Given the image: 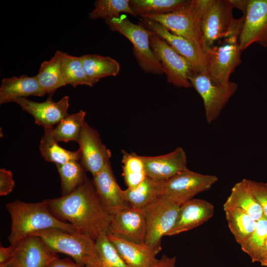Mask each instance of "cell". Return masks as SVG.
<instances>
[{
  "label": "cell",
  "instance_id": "obj_5",
  "mask_svg": "<svg viewBox=\"0 0 267 267\" xmlns=\"http://www.w3.org/2000/svg\"><path fill=\"white\" fill-rule=\"evenodd\" d=\"M33 235L40 237L53 252L70 256L83 267L91 263L98 256L95 240L80 232L49 229Z\"/></svg>",
  "mask_w": 267,
  "mask_h": 267
},
{
  "label": "cell",
  "instance_id": "obj_15",
  "mask_svg": "<svg viewBox=\"0 0 267 267\" xmlns=\"http://www.w3.org/2000/svg\"><path fill=\"white\" fill-rule=\"evenodd\" d=\"M139 23L158 35L185 58L190 63L194 71L207 74L205 54L203 51L187 40L172 33L154 20L141 17Z\"/></svg>",
  "mask_w": 267,
  "mask_h": 267
},
{
  "label": "cell",
  "instance_id": "obj_42",
  "mask_svg": "<svg viewBox=\"0 0 267 267\" xmlns=\"http://www.w3.org/2000/svg\"><path fill=\"white\" fill-rule=\"evenodd\" d=\"M248 0H226L227 2L233 7L240 10L245 14Z\"/></svg>",
  "mask_w": 267,
  "mask_h": 267
},
{
  "label": "cell",
  "instance_id": "obj_17",
  "mask_svg": "<svg viewBox=\"0 0 267 267\" xmlns=\"http://www.w3.org/2000/svg\"><path fill=\"white\" fill-rule=\"evenodd\" d=\"M13 102L17 103L23 111L31 114L37 125L48 128H53L68 114L69 97L65 95L56 102L48 97L43 102L21 97L15 99Z\"/></svg>",
  "mask_w": 267,
  "mask_h": 267
},
{
  "label": "cell",
  "instance_id": "obj_18",
  "mask_svg": "<svg viewBox=\"0 0 267 267\" xmlns=\"http://www.w3.org/2000/svg\"><path fill=\"white\" fill-rule=\"evenodd\" d=\"M140 157L146 176L157 180H167L187 169L186 155L181 147L166 154Z\"/></svg>",
  "mask_w": 267,
  "mask_h": 267
},
{
  "label": "cell",
  "instance_id": "obj_10",
  "mask_svg": "<svg viewBox=\"0 0 267 267\" xmlns=\"http://www.w3.org/2000/svg\"><path fill=\"white\" fill-rule=\"evenodd\" d=\"M218 180L216 176L202 174L187 168L166 181L163 195L181 205L210 189Z\"/></svg>",
  "mask_w": 267,
  "mask_h": 267
},
{
  "label": "cell",
  "instance_id": "obj_23",
  "mask_svg": "<svg viewBox=\"0 0 267 267\" xmlns=\"http://www.w3.org/2000/svg\"><path fill=\"white\" fill-rule=\"evenodd\" d=\"M166 181L155 180L146 176L135 188L122 190L123 194L130 206L144 210L164 194Z\"/></svg>",
  "mask_w": 267,
  "mask_h": 267
},
{
  "label": "cell",
  "instance_id": "obj_35",
  "mask_svg": "<svg viewBox=\"0 0 267 267\" xmlns=\"http://www.w3.org/2000/svg\"><path fill=\"white\" fill-rule=\"evenodd\" d=\"M267 238V217L264 215L257 221L251 236L240 245L242 250L250 257L252 262L260 263Z\"/></svg>",
  "mask_w": 267,
  "mask_h": 267
},
{
  "label": "cell",
  "instance_id": "obj_31",
  "mask_svg": "<svg viewBox=\"0 0 267 267\" xmlns=\"http://www.w3.org/2000/svg\"><path fill=\"white\" fill-rule=\"evenodd\" d=\"M97 257L85 267H129L110 241L107 234L96 240Z\"/></svg>",
  "mask_w": 267,
  "mask_h": 267
},
{
  "label": "cell",
  "instance_id": "obj_11",
  "mask_svg": "<svg viewBox=\"0 0 267 267\" xmlns=\"http://www.w3.org/2000/svg\"><path fill=\"white\" fill-rule=\"evenodd\" d=\"M233 7L226 0H214L201 20V45L204 51L217 40L225 38L235 18Z\"/></svg>",
  "mask_w": 267,
  "mask_h": 267
},
{
  "label": "cell",
  "instance_id": "obj_27",
  "mask_svg": "<svg viewBox=\"0 0 267 267\" xmlns=\"http://www.w3.org/2000/svg\"><path fill=\"white\" fill-rule=\"evenodd\" d=\"M52 129L44 128V134L39 145L42 157L45 161L54 163L56 165L63 164L72 161H80L79 150L71 151L59 146L52 134Z\"/></svg>",
  "mask_w": 267,
  "mask_h": 267
},
{
  "label": "cell",
  "instance_id": "obj_19",
  "mask_svg": "<svg viewBox=\"0 0 267 267\" xmlns=\"http://www.w3.org/2000/svg\"><path fill=\"white\" fill-rule=\"evenodd\" d=\"M214 206L203 199L192 198L180 206L173 228L167 236H174L191 230L206 222L214 214Z\"/></svg>",
  "mask_w": 267,
  "mask_h": 267
},
{
  "label": "cell",
  "instance_id": "obj_3",
  "mask_svg": "<svg viewBox=\"0 0 267 267\" xmlns=\"http://www.w3.org/2000/svg\"><path fill=\"white\" fill-rule=\"evenodd\" d=\"M214 0H191L177 10L165 14L142 16L154 20L172 33L183 38L203 51L201 45V20Z\"/></svg>",
  "mask_w": 267,
  "mask_h": 267
},
{
  "label": "cell",
  "instance_id": "obj_44",
  "mask_svg": "<svg viewBox=\"0 0 267 267\" xmlns=\"http://www.w3.org/2000/svg\"><path fill=\"white\" fill-rule=\"evenodd\" d=\"M0 267H14L12 260L10 261L7 263L5 264H4L2 266H0Z\"/></svg>",
  "mask_w": 267,
  "mask_h": 267
},
{
  "label": "cell",
  "instance_id": "obj_9",
  "mask_svg": "<svg viewBox=\"0 0 267 267\" xmlns=\"http://www.w3.org/2000/svg\"><path fill=\"white\" fill-rule=\"evenodd\" d=\"M226 43L221 45H214L204 52L207 64V74L217 83H229L231 74L241 63L242 50L239 38L225 39Z\"/></svg>",
  "mask_w": 267,
  "mask_h": 267
},
{
  "label": "cell",
  "instance_id": "obj_1",
  "mask_svg": "<svg viewBox=\"0 0 267 267\" xmlns=\"http://www.w3.org/2000/svg\"><path fill=\"white\" fill-rule=\"evenodd\" d=\"M46 200L56 218L68 221L79 232L94 240L108 234L113 215L103 205L92 180L87 177L71 193Z\"/></svg>",
  "mask_w": 267,
  "mask_h": 267
},
{
  "label": "cell",
  "instance_id": "obj_38",
  "mask_svg": "<svg viewBox=\"0 0 267 267\" xmlns=\"http://www.w3.org/2000/svg\"><path fill=\"white\" fill-rule=\"evenodd\" d=\"M15 186L13 174L10 170L0 169V195L5 196L12 192Z\"/></svg>",
  "mask_w": 267,
  "mask_h": 267
},
{
  "label": "cell",
  "instance_id": "obj_16",
  "mask_svg": "<svg viewBox=\"0 0 267 267\" xmlns=\"http://www.w3.org/2000/svg\"><path fill=\"white\" fill-rule=\"evenodd\" d=\"M57 258V253L51 250L40 237L32 235L14 246L11 260L14 267H48Z\"/></svg>",
  "mask_w": 267,
  "mask_h": 267
},
{
  "label": "cell",
  "instance_id": "obj_33",
  "mask_svg": "<svg viewBox=\"0 0 267 267\" xmlns=\"http://www.w3.org/2000/svg\"><path fill=\"white\" fill-rule=\"evenodd\" d=\"M56 166L61 179L62 196L72 192L87 178L86 171L80 161H72Z\"/></svg>",
  "mask_w": 267,
  "mask_h": 267
},
{
  "label": "cell",
  "instance_id": "obj_39",
  "mask_svg": "<svg viewBox=\"0 0 267 267\" xmlns=\"http://www.w3.org/2000/svg\"><path fill=\"white\" fill-rule=\"evenodd\" d=\"M14 246L10 245L8 247H0V266L6 264L12 258Z\"/></svg>",
  "mask_w": 267,
  "mask_h": 267
},
{
  "label": "cell",
  "instance_id": "obj_43",
  "mask_svg": "<svg viewBox=\"0 0 267 267\" xmlns=\"http://www.w3.org/2000/svg\"><path fill=\"white\" fill-rule=\"evenodd\" d=\"M260 263L262 266L267 267V238L265 243L262 258Z\"/></svg>",
  "mask_w": 267,
  "mask_h": 267
},
{
  "label": "cell",
  "instance_id": "obj_21",
  "mask_svg": "<svg viewBox=\"0 0 267 267\" xmlns=\"http://www.w3.org/2000/svg\"><path fill=\"white\" fill-rule=\"evenodd\" d=\"M121 257L129 267H151L158 260L160 252L145 243H136L107 234Z\"/></svg>",
  "mask_w": 267,
  "mask_h": 267
},
{
  "label": "cell",
  "instance_id": "obj_24",
  "mask_svg": "<svg viewBox=\"0 0 267 267\" xmlns=\"http://www.w3.org/2000/svg\"><path fill=\"white\" fill-rule=\"evenodd\" d=\"M61 53L57 50L49 60L43 61L36 76L41 89L50 97L57 89L66 86L61 68Z\"/></svg>",
  "mask_w": 267,
  "mask_h": 267
},
{
  "label": "cell",
  "instance_id": "obj_37",
  "mask_svg": "<svg viewBox=\"0 0 267 267\" xmlns=\"http://www.w3.org/2000/svg\"><path fill=\"white\" fill-rule=\"evenodd\" d=\"M243 180L261 205L264 215L267 217V183L246 178Z\"/></svg>",
  "mask_w": 267,
  "mask_h": 267
},
{
  "label": "cell",
  "instance_id": "obj_29",
  "mask_svg": "<svg viewBox=\"0 0 267 267\" xmlns=\"http://www.w3.org/2000/svg\"><path fill=\"white\" fill-rule=\"evenodd\" d=\"M86 112L81 110L74 114H68L52 128V134L55 139L57 142H78L86 122Z\"/></svg>",
  "mask_w": 267,
  "mask_h": 267
},
{
  "label": "cell",
  "instance_id": "obj_41",
  "mask_svg": "<svg viewBox=\"0 0 267 267\" xmlns=\"http://www.w3.org/2000/svg\"><path fill=\"white\" fill-rule=\"evenodd\" d=\"M177 258L175 256L168 257L162 255L160 259L151 267H175Z\"/></svg>",
  "mask_w": 267,
  "mask_h": 267
},
{
  "label": "cell",
  "instance_id": "obj_4",
  "mask_svg": "<svg viewBox=\"0 0 267 267\" xmlns=\"http://www.w3.org/2000/svg\"><path fill=\"white\" fill-rule=\"evenodd\" d=\"M104 20L111 31L118 32L132 43L133 54L143 71L158 75L164 74L163 68L150 45V37L153 32L139 23H133L124 14Z\"/></svg>",
  "mask_w": 267,
  "mask_h": 267
},
{
  "label": "cell",
  "instance_id": "obj_34",
  "mask_svg": "<svg viewBox=\"0 0 267 267\" xmlns=\"http://www.w3.org/2000/svg\"><path fill=\"white\" fill-rule=\"evenodd\" d=\"M61 68L66 85H70L73 87L79 85L93 86L85 73L80 57L62 52Z\"/></svg>",
  "mask_w": 267,
  "mask_h": 267
},
{
  "label": "cell",
  "instance_id": "obj_14",
  "mask_svg": "<svg viewBox=\"0 0 267 267\" xmlns=\"http://www.w3.org/2000/svg\"><path fill=\"white\" fill-rule=\"evenodd\" d=\"M146 233L144 210L129 205L113 215L107 234L128 241L143 243Z\"/></svg>",
  "mask_w": 267,
  "mask_h": 267
},
{
  "label": "cell",
  "instance_id": "obj_26",
  "mask_svg": "<svg viewBox=\"0 0 267 267\" xmlns=\"http://www.w3.org/2000/svg\"><path fill=\"white\" fill-rule=\"evenodd\" d=\"M223 207L240 209L257 222L264 215L261 205L243 179L233 186Z\"/></svg>",
  "mask_w": 267,
  "mask_h": 267
},
{
  "label": "cell",
  "instance_id": "obj_40",
  "mask_svg": "<svg viewBox=\"0 0 267 267\" xmlns=\"http://www.w3.org/2000/svg\"><path fill=\"white\" fill-rule=\"evenodd\" d=\"M48 267H83L68 258L62 259L58 257L53 260Z\"/></svg>",
  "mask_w": 267,
  "mask_h": 267
},
{
  "label": "cell",
  "instance_id": "obj_6",
  "mask_svg": "<svg viewBox=\"0 0 267 267\" xmlns=\"http://www.w3.org/2000/svg\"><path fill=\"white\" fill-rule=\"evenodd\" d=\"M188 80L203 100L205 119L208 124L218 118L238 89L236 83L230 81L225 84H220L212 80L208 74L194 71L189 74Z\"/></svg>",
  "mask_w": 267,
  "mask_h": 267
},
{
  "label": "cell",
  "instance_id": "obj_22",
  "mask_svg": "<svg viewBox=\"0 0 267 267\" xmlns=\"http://www.w3.org/2000/svg\"><path fill=\"white\" fill-rule=\"evenodd\" d=\"M45 93L41 89L36 76L22 75L3 78L0 87V104L13 101L18 98L31 95L43 96Z\"/></svg>",
  "mask_w": 267,
  "mask_h": 267
},
{
  "label": "cell",
  "instance_id": "obj_13",
  "mask_svg": "<svg viewBox=\"0 0 267 267\" xmlns=\"http://www.w3.org/2000/svg\"><path fill=\"white\" fill-rule=\"evenodd\" d=\"M242 51L254 43L267 47V0H248L239 39Z\"/></svg>",
  "mask_w": 267,
  "mask_h": 267
},
{
  "label": "cell",
  "instance_id": "obj_2",
  "mask_svg": "<svg viewBox=\"0 0 267 267\" xmlns=\"http://www.w3.org/2000/svg\"><path fill=\"white\" fill-rule=\"evenodd\" d=\"M5 207L11 220V231L7 238L11 245H15L28 236L49 229L78 232L71 224L56 218L49 211L46 200L36 203L17 200L7 203Z\"/></svg>",
  "mask_w": 267,
  "mask_h": 267
},
{
  "label": "cell",
  "instance_id": "obj_12",
  "mask_svg": "<svg viewBox=\"0 0 267 267\" xmlns=\"http://www.w3.org/2000/svg\"><path fill=\"white\" fill-rule=\"evenodd\" d=\"M80 153V162L92 177L110 162V150L103 143L98 132L86 121L77 142Z\"/></svg>",
  "mask_w": 267,
  "mask_h": 267
},
{
  "label": "cell",
  "instance_id": "obj_28",
  "mask_svg": "<svg viewBox=\"0 0 267 267\" xmlns=\"http://www.w3.org/2000/svg\"><path fill=\"white\" fill-rule=\"evenodd\" d=\"M223 210L228 227L240 245L252 234L257 222L240 209L230 207L223 208Z\"/></svg>",
  "mask_w": 267,
  "mask_h": 267
},
{
  "label": "cell",
  "instance_id": "obj_20",
  "mask_svg": "<svg viewBox=\"0 0 267 267\" xmlns=\"http://www.w3.org/2000/svg\"><path fill=\"white\" fill-rule=\"evenodd\" d=\"M92 181L100 201L111 215L130 205L116 181L110 162L93 177Z\"/></svg>",
  "mask_w": 267,
  "mask_h": 267
},
{
  "label": "cell",
  "instance_id": "obj_8",
  "mask_svg": "<svg viewBox=\"0 0 267 267\" xmlns=\"http://www.w3.org/2000/svg\"><path fill=\"white\" fill-rule=\"evenodd\" d=\"M150 45L163 68L167 82L177 88L192 87L188 76L194 70L190 63L154 32L150 37Z\"/></svg>",
  "mask_w": 267,
  "mask_h": 267
},
{
  "label": "cell",
  "instance_id": "obj_25",
  "mask_svg": "<svg viewBox=\"0 0 267 267\" xmlns=\"http://www.w3.org/2000/svg\"><path fill=\"white\" fill-rule=\"evenodd\" d=\"M80 58L85 73L93 85L102 78L117 76L120 70L119 63L109 56L87 54Z\"/></svg>",
  "mask_w": 267,
  "mask_h": 267
},
{
  "label": "cell",
  "instance_id": "obj_36",
  "mask_svg": "<svg viewBox=\"0 0 267 267\" xmlns=\"http://www.w3.org/2000/svg\"><path fill=\"white\" fill-rule=\"evenodd\" d=\"M129 0H97L94 9L89 13L90 19H111L119 17L121 13L136 16L129 3Z\"/></svg>",
  "mask_w": 267,
  "mask_h": 267
},
{
  "label": "cell",
  "instance_id": "obj_30",
  "mask_svg": "<svg viewBox=\"0 0 267 267\" xmlns=\"http://www.w3.org/2000/svg\"><path fill=\"white\" fill-rule=\"evenodd\" d=\"M189 1V0H131L129 3L135 16L141 17L171 13Z\"/></svg>",
  "mask_w": 267,
  "mask_h": 267
},
{
  "label": "cell",
  "instance_id": "obj_7",
  "mask_svg": "<svg viewBox=\"0 0 267 267\" xmlns=\"http://www.w3.org/2000/svg\"><path fill=\"white\" fill-rule=\"evenodd\" d=\"M180 206L163 195L144 209L146 223L145 243L161 251V241L174 227Z\"/></svg>",
  "mask_w": 267,
  "mask_h": 267
},
{
  "label": "cell",
  "instance_id": "obj_32",
  "mask_svg": "<svg viewBox=\"0 0 267 267\" xmlns=\"http://www.w3.org/2000/svg\"><path fill=\"white\" fill-rule=\"evenodd\" d=\"M122 153V176L127 188L133 189L141 183L146 177L143 162L134 152L129 153L124 150Z\"/></svg>",
  "mask_w": 267,
  "mask_h": 267
}]
</instances>
